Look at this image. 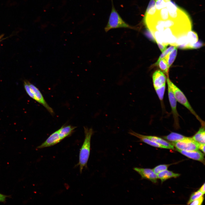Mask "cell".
<instances>
[{
	"instance_id": "9a60e30c",
	"label": "cell",
	"mask_w": 205,
	"mask_h": 205,
	"mask_svg": "<svg viewBox=\"0 0 205 205\" xmlns=\"http://www.w3.org/2000/svg\"><path fill=\"white\" fill-rule=\"evenodd\" d=\"M157 178L160 179L162 182L169 179L179 177L180 174L173 173L171 171L165 170L162 171L157 174Z\"/></svg>"
},
{
	"instance_id": "603a6c76",
	"label": "cell",
	"mask_w": 205,
	"mask_h": 205,
	"mask_svg": "<svg viewBox=\"0 0 205 205\" xmlns=\"http://www.w3.org/2000/svg\"><path fill=\"white\" fill-rule=\"evenodd\" d=\"M176 46H172L167 48L160 55L156 63H157L160 60L164 58L167 54L170 52Z\"/></svg>"
},
{
	"instance_id": "8fae6325",
	"label": "cell",
	"mask_w": 205,
	"mask_h": 205,
	"mask_svg": "<svg viewBox=\"0 0 205 205\" xmlns=\"http://www.w3.org/2000/svg\"><path fill=\"white\" fill-rule=\"evenodd\" d=\"M179 152L186 157L202 162H204V154L200 151H187L176 149Z\"/></svg>"
},
{
	"instance_id": "44dd1931",
	"label": "cell",
	"mask_w": 205,
	"mask_h": 205,
	"mask_svg": "<svg viewBox=\"0 0 205 205\" xmlns=\"http://www.w3.org/2000/svg\"><path fill=\"white\" fill-rule=\"evenodd\" d=\"M170 165H160L157 166L153 169L154 172L157 174L160 172L167 170Z\"/></svg>"
},
{
	"instance_id": "6da1fadb",
	"label": "cell",
	"mask_w": 205,
	"mask_h": 205,
	"mask_svg": "<svg viewBox=\"0 0 205 205\" xmlns=\"http://www.w3.org/2000/svg\"><path fill=\"white\" fill-rule=\"evenodd\" d=\"M85 138L83 144L80 149L79 161L78 165L79 166L81 173L84 167H87L91 150V137L94 133L93 129L84 127Z\"/></svg>"
},
{
	"instance_id": "836d02e7",
	"label": "cell",
	"mask_w": 205,
	"mask_h": 205,
	"mask_svg": "<svg viewBox=\"0 0 205 205\" xmlns=\"http://www.w3.org/2000/svg\"><path fill=\"white\" fill-rule=\"evenodd\" d=\"M1 36H0V39H1Z\"/></svg>"
},
{
	"instance_id": "9c48e42d",
	"label": "cell",
	"mask_w": 205,
	"mask_h": 205,
	"mask_svg": "<svg viewBox=\"0 0 205 205\" xmlns=\"http://www.w3.org/2000/svg\"><path fill=\"white\" fill-rule=\"evenodd\" d=\"M153 84L155 89L160 87L165 84L166 77L160 70L155 71L152 75Z\"/></svg>"
},
{
	"instance_id": "5b68a950",
	"label": "cell",
	"mask_w": 205,
	"mask_h": 205,
	"mask_svg": "<svg viewBox=\"0 0 205 205\" xmlns=\"http://www.w3.org/2000/svg\"><path fill=\"white\" fill-rule=\"evenodd\" d=\"M171 143L176 149L181 150L191 151L199 149L200 144L194 141L192 138L186 137L182 140L172 142Z\"/></svg>"
},
{
	"instance_id": "ac0fdd59",
	"label": "cell",
	"mask_w": 205,
	"mask_h": 205,
	"mask_svg": "<svg viewBox=\"0 0 205 205\" xmlns=\"http://www.w3.org/2000/svg\"><path fill=\"white\" fill-rule=\"evenodd\" d=\"M177 47L176 46L164 58L166 60L168 67L171 66L174 62L177 54Z\"/></svg>"
},
{
	"instance_id": "d6986e66",
	"label": "cell",
	"mask_w": 205,
	"mask_h": 205,
	"mask_svg": "<svg viewBox=\"0 0 205 205\" xmlns=\"http://www.w3.org/2000/svg\"><path fill=\"white\" fill-rule=\"evenodd\" d=\"M155 65L158 66L163 73H165L168 77L169 68L167 62L165 58L160 60L157 63H155Z\"/></svg>"
},
{
	"instance_id": "52a82bcc",
	"label": "cell",
	"mask_w": 205,
	"mask_h": 205,
	"mask_svg": "<svg viewBox=\"0 0 205 205\" xmlns=\"http://www.w3.org/2000/svg\"><path fill=\"white\" fill-rule=\"evenodd\" d=\"M133 169L141 175L142 179H148L154 183L157 182V174L154 172L153 169L137 167L134 168Z\"/></svg>"
},
{
	"instance_id": "484cf974",
	"label": "cell",
	"mask_w": 205,
	"mask_h": 205,
	"mask_svg": "<svg viewBox=\"0 0 205 205\" xmlns=\"http://www.w3.org/2000/svg\"><path fill=\"white\" fill-rule=\"evenodd\" d=\"M204 200L203 196L191 202L189 204L194 205H200L202 204Z\"/></svg>"
},
{
	"instance_id": "4dcf8cb0",
	"label": "cell",
	"mask_w": 205,
	"mask_h": 205,
	"mask_svg": "<svg viewBox=\"0 0 205 205\" xmlns=\"http://www.w3.org/2000/svg\"><path fill=\"white\" fill-rule=\"evenodd\" d=\"M205 144H200L199 149L201 150L204 153H205Z\"/></svg>"
},
{
	"instance_id": "277c9868",
	"label": "cell",
	"mask_w": 205,
	"mask_h": 205,
	"mask_svg": "<svg viewBox=\"0 0 205 205\" xmlns=\"http://www.w3.org/2000/svg\"><path fill=\"white\" fill-rule=\"evenodd\" d=\"M169 82L177 101L188 109L200 121L202 126H204V122L201 120L195 112L183 93L170 80H169Z\"/></svg>"
},
{
	"instance_id": "3957f363",
	"label": "cell",
	"mask_w": 205,
	"mask_h": 205,
	"mask_svg": "<svg viewBox=\"0 0 205 205\" xmlns=\"http://www.w3.org/2000/svg\"><path fill=\"white\" fill-rule=\"evenodd\" d=\"M119 28L135 29L134 27L130 25L122 19L116 10L112 1L111 11L104 30L106 32H107L111 29Z\"/></svg>"
},
{
	"instance_id": "1f68e13d",
	"label": "cell",
	"mask_w": 205,
	"mask_h": 205,
	"mask_svg": "<svg viewBox=\"0 0 205 205\" xmlns=\"http://www.w3.org/2000/svg\"><path fill=\"white\" fill-rule=\"evenodd\" d=\"M199 190L203 194L205 193V183L202 186L200 189Z\"/></svg>"
},
{
	"instance_id": "d4e9b609",
	"label": "cell",
	"mask_w": 205,
	"mask_h": 205,
	"mask_svg": "<svg viewBox=\"0 0 205 205\" xmlns=\"http://www.w3.org/2000/svg\"><path fill=\"white\" fill-rule=\"evenodd\" d=\"M204 45V44L202 42L198 41L196 43L190 45V49L198 48L202 47Z\"/></svg>"
},
{
	"instance_id": "f1b7e54d",
	"label": "cell",
	"mask_w": 205,
	"mask_h": 205,
	"mask_svg": "<svg viewBox=\"0 0 205 205\" xmlns=\"http://www.w3.org/2000/svg\"><path fill=\"white\" fill-rule=\"evenodd\" d=\"M157 44L161 51L163 52L167 48L168 45H163L157 42Z\"/></svg>"
},
{
	"instance_id": "ba28073f",
	"label": "cell",
	"mask_w": 205,
	"mask_h": 205,
	"mask_svg": "<svg viewBox=\"0 0 205 205\" xmlns=\"http://www.w3.org/2000/svg\"><path fill=\"white\" fill-rule=\"evenodd\" d=\"M62 140L59 136L58 130L52 134L46 141L38 146L37 148L41 149L53 146Z\"/></svg>"
},
{
	"instance_id": "cb8c5ba5",
	"label": "cell",
	"mask_w": 205,
	"mask_h": 205,
	"mask_svg": "<svg viewBox=\"0 0 205 205\" xmlns=\"http://www.w3.org/2000/svg\"><path fill=\"white\" fill-rule=\"evenodd\" d=\"M156 1L155 6L157 10H159L166 7V2L163 0H157Z\"/></svg>"
},
{
	"instance_id": "30bf717a",
	"label": "cell",
	"mask_w": 205,
	"mask_h": 205,
	"mask_svg": "<svg viewBox=\"0 0 205 205\" xmlns=\"http://www.w3.org/2000/svg\"><path fill=\"white\" fill-rule=\"evenodd\" d=\"M128 133L130 135L139 139L141 141L151 146L158 148L168 149L166 147L157 143L147 138L144 136V135L136 133L132 130H129Z\"/></svg>"
},
{
	"instance_id": "7a4b0ae2",
	"label": "cell",
	"mask_w": 205,
	"mask_h": 205,
	"mask_svg": "<svg viewBox=\"0 0 205 205\" xmlns=\"http://www.w3.org/2000/svg\"><path fill=\"white\" fill-rule=\"evenodd\" d=\"M24 86L26 92L30 97L42 105L51 114H54L53 109L47 103L37 87L27 81L24 82Z\"/></svg>"
},
{
	"instance_id": "2e32d148",
	"label": "cell",
	"mask_w": 205,
	"mask_h": 205,
	"mask_svg": "<svg viewBox=\"0 0 205 205\" xmlns=\"http://www.w3.org/2000/svg\"><path fill=\"white\" fill-rule=\"evenodd\" d=\"M186 137L181 134L174 132H172L168 135L163 137L164 138L172 142L182 140Z\"/></svg>"
},
{
	"instance_id": "4fadbf2b",
	"label": "cell",
	"mask_w": 205,
	"mask_h": 205,
	"mask_svg": "<svg viewBox=\"0 0 205 205\" xmlns=\"http://www.w3.org/2000/svg\"><path fill=\"white\" fill-rule=\"evenodd\" d=\"M195 142L200 144H205V132L204 126H202L192 138Z\"/></svg>"
},
{
	"instance_id": "5bb4252c",
	"label": "cell",
	"mask_w": 205,
	"mask_h": 205,
	"mask_svg": "<svg viewBox=\"0 0 205 205\" xmlns=\"http://www.w3.org/2000/svg\"><path fill=\"white\" fill-rule=\"evenodd\" d=\"M144 136L150 140L163 146L168 149H174V146L170 143L160 138L153 136L144 135Z\"/></svg>"
},
{
	"instance_id": "e0dca14e",
	"label": "cell",
	"mask_w": 205,
	"mask_h": 205,
	"mask_svg": "<svg viewBox=\"0 0 205 205\" xmlns=\"http://www.w3.org/2000/svg\"><path fill=\"white\" fill-rule=\"evenodd\" d=\"M186 37L188 43L187 49H189L190 45L196 43L198 41V37L197 34L191 30L188 32Z\"/></svg>"
},
{
	"instance_id": "7402d4cb",
	"label": "cell",
	"mask_w": 205,
	"mask_h": 205,
	"mask_svg": "<svg viewBox=\"0 0 205 205\" xmlns=\"http://www.w3.org/2000/svg\"><path fill=\"white\" fill-rule=\"evenodd\" d=\"M203 194L199 190L194 192L191 196L188 202V204H190L194 200L203 196Z\"/></svg>"
},
{
	"instance_id": "8992f818",
	"label": "cell",
	"mask_w": 205,
	"mask_h": 205,
	"mask_svg": "<svg viewBox=\"0 0 205 205\" xmlns=\"http://www.w3.org/2000/svg\"><path fill=\"white\" fill-rule=\"evenodd\" d=\"M169 80L168 77H167V82L168 85V97L174 120V125L175 127L177 129L179 127V115L177 109V101L170 86L169 82Z\"/></svg>"
},
{
	"instance_id": "7c38bea8",
	"label": "cell",
	"mask_w": 205,
	"mask_h": 205,
	"mask_svg": "<svg viewBox=\"0 0 205 205\" xmlns=\"http://www.w3.org/2000/svg\"><path fill=\"white\" fill-rule=\"evenodd\" d=\"M76 127L70 125L63 126L58 130L59 136L62 140L68 136L72 132Z\"/></svg>"
},
{
	"instance_id": "83f0119b",
	"label": "cell",
	"mask_w": 205,
	"mask_h": 205,
	"mask_svg": "<svg viewBox=\"0 0 205 205\" xmlns=\"http://www.w3.org/2000/svg\"><path fill=\"white\" fill-rule=\"evenodd\" d=\"M155 0H150L147 8L145 12H148L151 8L155 6Z\"/></svg>"
},
{
	"instance_id": "e575fe53",
	"label": "cell",
	"mask_w": 205,
	"mask_h": 205,
	"mask_svg": "<svg viewBox=\"0 0 205 205\" xmlns=\"http://www.w3.org/2000/svg\"><path fill=\"white\" fill-rule=\"evenodd\" d=\"M155 0L156 1H157V0Z\"/></svg>"
},
{
	"instance_id": "4316f807",
	"label": "cell",
	"mask_w": 205,
	"mask_h": 205,
	"mask_svg": "<svg viewBox=\"0 0 205 205\" xmlns=\"http://www.w3.org/2000/svg\"><path fill=\"white\" fill-rule=\"evenodd\" d=\"M145 34L151 40L156 41L152 32L148 28L145 32Z\"/></svg>"
},
{
	"instance_id": "f546056e",
	"label": "cell",
	"mask_w": 205,
	"mask_h": 205,
	"mask_svg": "<svg viewBox=\"0 0 205 205\" xmlns=\"http://www.w3.org/2000/svg\"><path fill=\"white\" fill-rule=\"evenodd\" d=\"M9 196H7L0 193V202H5L6 198L9 197Z\"/></svg>"
},
{
	"instance_id": "ffe728a7",
	"label": "cell",
	"mask_w": 205,
	"mask_h": 205,
	"mask_svg": "<svg viewBox=\"0 0 205 205\" xmlns=\"http://www.w3.org/2000/svg\"><path fill=\"white\" fill-rule=\"evenodd\" d=\"M165 89V84L161 87L155 89L158 96L161 101H163Z\"/></svg>"
},
{
	"instance_id": "d6a6232c",
	"label": "cell",
	"mask_w": 205,
	"mask_h": 205,
	"mask_svg": "<svg viewBox=\"0 0 205 205\" xmlns=\"http://www.w3.org/2000/svg\"><path fill=\"white\" fill-rule=\"evenodd\" d=\"M164 1H165V2H167V1H170L171 0H163Z\"/></svg>"
}]
</instances>
